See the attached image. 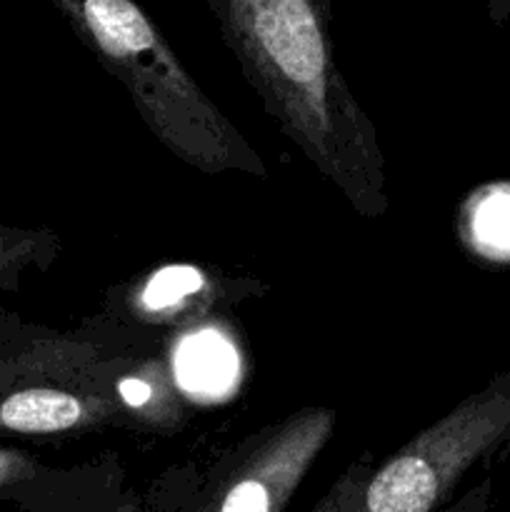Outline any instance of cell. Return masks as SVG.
Segmentation results:
<instances>
[{"instance_id":"cell-5","label":"cell","mask_w":510,"mask_h":512,"mask_svg":"<svg viewBox=\"0 0 510 512\" xmlns=\"http://www.w3.org/2000/svg\"><path fill=\"white\" fill-rule=\"evenodd\" d=\"M335 425L333 408L308 405L245 435L198 475L175 512H283Z\"/></svg>"},{"instance_id":"cell-11","label":"cell","mask_w":510,"mask_h":512,"mask_svg":"<svg viewBox=\"0 0 510 512\" xmlns=\"http://www.w3.org/2000/svg\"><path fill=\"white\" fill-rule=\"evenodd\" d=\"M438 512H503L498 508V500L493 493V480L483 478L478 485L465 490L463 495L450 500L443 510Z\"/></svg>"},{"instance_id":"cell-2","label":"cell","mask_w":510,"mask_h":512,"mask_svg":"<svg viewBox=\"0 0 510 512\" xmlns=\"http://www.w3.org/2000/svg\"><path fill=\"white\" fill-rule=\"evenodd\" d=\"M175 380L158 355L0 315V435L178 428Z\"/></svg>"},{"instance_id":"cell-6","label":"cell","mask_w":510,"mask_h":512,"mask_svg":"<svg viewBox=\"0 0 510 512\" xmlns=\"http://www.w3.org/2000/svg\"><path fill=\"white\" fill-rule=\"evenodd\" d=\"M40 488L43 493L28 503L25 512H143V503L125 488L113 460L103 468L60 475L58 480L48 478L45 470Z\"/></svg>"},{"instance_id":"cell-1","label":"cell","mask_w":510,"mask_h":512,"mask_svg":"<svg viewBox=\"0 0 510 512\" xmlns=\"http://www.w3.org/2000/svg\"><path fill=\"white\" fill-rule=\"evenodd\" d=\"M250 88L355 213H388L378 133L335 60L328 13L313 0H210Z\"/></svg>"},{"instance_id":"cell-4","label":"cell","mask_w":510,"mask_h":512,"mask_svg":"<svg viewBox=\"0 0 510 512\" xmlns=\"http://www.w3.org/2000/svg\"><path fill=\"white\" fill-rule=\"evenodd\" d=\"M510 440V375L460 400L375 465L365 490L368 512H438L480 460Z\"/></svg>"},{"instance_id":"cell-10","label":"cell","mask_w":510,"mask_h":512,"mask_svg":"<svg viewBox=\"0 0 510 512\" xmlns=\"http://www.w3.org/2000/svg\"><path fill=\"white\" fill-rule=\"evenodd\" d=\"M43 465L38 458L20 453L13 448H0V495L15 493L43 475Z\"/></svg>"},{"instance_id":"cell-7","label":"cell","mask_w":510,"mask_h":512,"mask_svg":"<svg viewBox=\"0 0 510 512\" xmlns=\"http://www.w3.org/2000/svg\"><path fill=\"white\" fill-rule=\"evenodd\" d=\"M60 250V238L43 228L0 223V290H15L30 268L45 270Z\"/></svg>"},{"instance_id":"cell-9","label":"cell","mask_w":510,"mask_h":512,"mask_svg":"<svg viewBox=\"0 0 510 512\" xmlns=\"http://www.w3.org/2000/svg\"><path fill=\"white\" fill-rule=\"evenodd\" d=\"M205 283L203 273L193 268H168L153 278V283L145 288V310L148 315L158 318H173V308L178 313L180 305L190 298L198 295V288Z\"/></svg>"},{"instance_id":"cell-3","label":"cell","mask_w":510,"mask_h":512,"mask_svg":"<svg viewBox=\"0 0 510 512\" xmlns=\"http://www.w3.org/2000/svg\"><path fill=\"white\" fill-rule=\"evenodd\" d=\"M80 43L125 85L175 158L205 175H268L258 150L183 68L158 25L130 0H55Z\"/></svg>"},{"instance_id":"cell-8","label":"cell","mask_w":510,"mask_h":512,"mask_svg":"<svg viewBox=\"0 0 510 512\" xmlns=\"http://www.w3.org/2000/svg\"><path fill=\"white\" fill-rule=\"evenodd\" d=\"M373 470V455L363 453L360 458H355L308 512H368L365 490H368Z\"/></svg>"}]
</instances>
